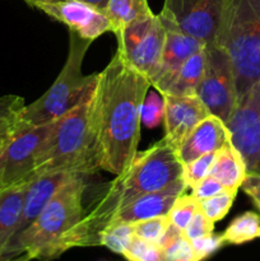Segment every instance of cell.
<instances>
[{
  "label": "cell",
  "instance_id": "d590c367",
  "mask_svg": "<svg viewBox=\"0 0 260 261\" xmlns=\"http://www.w3.org/2000/svg\"><path fill=\"white\" fill-rule=\"evenodd\" d=\"M33 260L32 255L28 254V252H23V254L17 255V256H12V257H3L0 259V261H31Z\"/></svg>",
  "mask_w": 260,
  "mask_h": 261
},
{
  "label": "cell",
  "instance_id": "ffe728a7",
  "mask_svg": "<svg viewBox=\"0 0 260 261\" xmlns=\"http://www.w3.org/2000/svg\"><path fill=\"white\" fill-rule=\"evenodd\" d=\"M205 66V47L191 55L171 79L162 96H193L196 94Z\"/></svg>",
  "mask_w": 260,
  "mask_h": 261
},
{
  "label": "cell",
  "instance_id": "836d02e7",
  "mask_svg": "<svg viewBox=\"0 0 260 261\" xmlns=\"http://www.w3.org/2000/svg\"><path fill=\"white\" fill-rule=\"evenodd\" d=\"M224 190L226 189L223 188V185L218 180H216L213 176L208 175L198 185L191 189V194H193V196L196 200L200 201L204 200V199L212 198V196L217 195V194L222 193Z\"/></svg>",
  "mask_w": 260,
  "mask_h": 261
},
{
  "label": "cell",
  "instance_id": "ac0fdd59",
  "mask_svg": "<svg viewBox=\"0 0 260 261\" xmlns=\"http://www.w3.org/2000/svg\"><path fill=\"white\" fill-rule=\"evenodd\" d=\"M30 180L31 177L14 185L0 188V259L17 233Z\"/></svg>",
  "mask_w": 260,
  "mask_h": 261
},
{
  "label": "cell",
  "instance_id": "e0dca14e",
  "mask_svg": "<svg viewBox=\"0 0 260 261\" xmlns=\"http://www.w3.org/2000/svg\"><path fill=\"white\" fill-rule=\"evenodd\" d=\"M229 143L226 125L214 115H209L199 122L181 142L177 155L183 166L208 153H214Z\"/></svg>",
  "mask_w": 260,
  "mask_h": 261
},
{
  "label": "cell",
  "instance_id": "f546056e",
  "mask_svg": "<svg viewBox=\"0 0 260 261\" xmlns=\"http://www.w3.org/2000/svg\"><path fill=\"white\" fill-rule=\"evenodd\" d=\"M214 160H216V152L201 155V157L191 161L188 165L183 166V176L181 177L185 181L188 189H193L204 177L209 175Z\"/></svg>",
  "mask_w": 260,
  "mask_h": 261
},
{
  "label": "cell",
  "instance_id": "5b68a950",
  "mask_svg": "<svg viewBox=\"0 0 260 261\" xmlns=\"http://www.w3.org/2000/svg\"><path fill=\"white\" fill-rule=\"evenodd\" d=\"M86 176V173H81L61 186L33 223L13 237L2 259L28 252L33 260L46 261L58 240L83 216Z\"/></svg>",
  "mask_w": 260,
  "mask_h": 261
},
{
  "label": "cell",
  "instance_id": "9a60e30c",
  "mask_svg": "<svg viewBox=\"0 0 260 261\" xmlns=\"http://www.w3.org/2000/svg\"><path fill=\"white\" fill-rule=\"evenodd\" d=\"M186 190H188V186H186L185 181L183 180V177L178 178L166 188L147 193L135 199L134 201L120 209L109 224H132L134 222L152 218V217L167 216L168 211L173 205L176 199L183 195Z\"/></svg>",
  "mask_w": 260,
  "mask_h": 261
},
{
  "label": "cell",
  "instance_id": "4fadbf2b",
  "mask_svg": "<svg viewBox=\"0 0 260 261\" xmlns=\"http://www.w3.org/2000/svg\"><path fill=\"white\" fill-rule=\"evenodd\" d=\"M158 14L166 27V40L162 56H161L160 68H158L157 75L152 81V87L158 93L162 94L170 84L172 76L183 66V64L191 55L205 47L206 45L199 41L198 38L183 32L177 25L163 17L161 13Z\"/></svg>",
  "mask_w": 260,
  "mask_h": 261
},
{
  "label": "cell",
  "instance_id": "6da1fadb",
  "mask_svg": "<svg viewBox=\"0 0 260 261\" xmlns=\"http://www.w3.org/2000/svg\"><path fill=\"white\" fill-rule=\"evenodd\" d=\"M152 84L116 50L97 74L94 92V150L98 170L121 173L138 153L140 111Z\"/></svg>",
  "mask_w": 260,
  "mask_h": 261
},
{
  "label": "cell",
  "instance_id": "30bf717a",
  "mask_svg": "<svg viewBox=\"0 0 260 261\" xmlns=\"http://www.w3.org/2000/svg\"><path fill=\"white\" fill-rule=\"evenodd\" d=\"M224 125L229 142L244 160L247 173L260 175V81L237 101Z\"/></svg>",
  "mask_w": 260,
  "mask_h": 261
},
{
  "label": "cell",
  "instance_id": "277c9868",
  "mask_svg": "<svg viewBox=\"0 0 260 261\" xmlns=\"http://www.w3.org/2000/svg\"><path fill=\"white\" fill-rule=\"evenodd\" d=\"M214 43L231 59L239 101L260 81V0H226Z\"/></svg>",
  "mask_w": 260,
  "mask_h": 261
},
{
  "label": "cell",
  "instance_id": "d4e9b609",
  "mask_svg": "<svg viewBox=\"0 0 260 261\" xmlns=\"http://www.w3.org/2000/svg\"><path fill=\"white\" fill-rule=\"evenodd\" d=\"M171 222L167 216H158L134 222L132 223V228L134 236L153 244H160Z\"/></svg>",
  "mask_w": 260,
  "mask_h": 261
},
{
  "label": "cell",
  "instance_id": "7a4b0ae2",
  "mask_svg": "<svg viewBox=\"0 0 260 261\" xmlns=\"http://www.w3.org/2000/svg\"><path fill=\"white\" fill-rule=\"evenodd\" d=\"M183 176L177 150L165 137L148 149L138 152L133 162L103 186L82 218L58 240L46 256L55 260L74 247L99 246V236L115 214L147 193L157 191Z\"/></svg>",
  "mask_w": 260,
  "mask_h": 261
},
{
  "label": "cell",
  "instance_id": "4dcf8cb0",
  "mask_svg": "<svg viewBox=\"0 0 260 261\" xmlns=\"http://www.w3.org/2000/svg\"><path fill=\"white\" fill-rule=\"evenodd\" d=\"M24 105V98L20 96L7 94L0 97V135L8 134L12 130Z\"/></svg>",
  "mask_w": 260,
  "mask_h": 261
},
{
  "label": "cell",
  "instance_id": "f35d334b",
  "mask_svg": "<svg viewBox=\"0 0 260 261\" xmlns=\"http://www.w3.org/2000/svg\"><path fill=\"white\" fill-rule=\"evenodd\" d=\"M8 134H9V133H8ZM8 134H5V135H0V147H2L3 143H4L5 138H7V135H8Z\"/></svg>",
  "mask_w": 260,
  "mask_h": 261
},
{
  "label": "cell",
  "instance_id": "8d00e7d4",
  "mask_svg": "<svg viewBox=\"0 0 260 261\" xmlns=\"http://www.w3.org/2000/svg\"><path fill=\"white\" fill-rule=\"evenodd\" d=\"M82 2L87 3V4L92 5V7H94L96 9L103 12L105 8H106V5H107V3H109V0H82Z\"/></svg>",
  "mask_w": 260,
  "mask_h": 261
},
{
  "label": "cell",
  "instance_id": "8992f818",
  "mask_svg": "<svg viewBox=\"0 0 260 261\" xmlns=\"http://www.w3.org/2000/svg\"><path fill=\"white\" fill-rule=\"evenodd\" d=\"M93 41L69 31V51L65 64L53 86L35 102L24 105L18 115V122L28 125H46L55 121L82 101L94 86L97 74L86 75L82 71L84 58Z\"/></svg>",
  "mask_w": 260,
  "mask_h": 261
},
{
  "label": "cell",
  "instance_id": "e575fe53",
  "mask_svg": "<svg viewBox=\"0 0 260 261\" xmlns=\"http://www.w3.org/2000/svg\"><path fill=\"white\" fill-rule=\"evenodd\" d=\"M244 193L252 200L254 205L260 212V175L259 173H247L241 185Z\"/></svg>",
  "mask_w": 260,
  "mask_h": 261
},
{
  "label": "cell",
  "instance_id": "f1b7e54d",
  "mask_svg": "<svg viewBox=\"0 0 260 261\" xmlns=\"http://www.w3.org/2000/svg\"><path fill=\"white\" fill-rule=\"evenodd\" d=\"M124 257L129 261H165V254L158 244L133 237Z\"/></svg>",
  "mask_w": 260,
  "mask_h": 261
},
{
  "label": "cell",
  "instance_id": "603a6c76",
  "mask_svg": "<svg viewBox=\"0 0 260 261\" xmlns=\"http://www.w3.org/2000/svg\"><path fill=\"white\" fill-rule=\"evenodd\" d=\"M165 254V261H196L191 241L185 236L184 231L172 223L160 241Z\"/></svg>",
  "mask_w": 260,
  "mask_h": 261
},
{
  "label": "cell",
  "instance_id": "d6986e66",
  "mask_svg": "<svg viewBox=\"0 0 260 261\" xmlns=\"http://www.w3.org/2000/svg\"><path fill=\"white\" fill-rule=\"evenodd\" d=\"M209 175L223 185L226 190L237 191L247 175L244 160L231 142L216 152V160Z\"/></svg>",
  "mask_w": 260,
  "mask_h": 261
},
{
  "label": "cell",
  "instance_id": "7c38bea8",
  "mask_svg": "<svg viewBox=\"0 0 260 261\" xmlns=\"http://www.w3.org/2000/svg\"><path fill=\"white\" fill-rule=\"evenodd\" d=\"M36 9L86 40L94 41L103 33L111 32V24L105 13L82 0H55L40 4Z\"/></svg>",
  "mask_w": 260,
  "mask_h": 261
},
{
  "label": "cell",
  "instance_id": "cb8c5ba5",
  "mask_svg": "<svg viewBox=\"0 0 260 261\" xmlns=\"http://www.w3.org/2000/svg\"><path fill=\"white\" fill-rule=\"evenodd\" d=\"M133 233L132 224L111 223L102 231L99 236V246H105L111 251L124 256L132 242Z\"/></svg>",
  "mask_w": 260,
  "mask_h": 261
},
{
  "label": "cell",
  "instance_id": "5bb4252c",
  "mask_svg": "<svg viewBox=\"0 0 260 261\" xmlns=\"http://www.w3.org/2000/svg\"><path fill=\"white\" fill-rule=\"evenodd\" d=\"M163 99L165 138L177 150L184 138L211 114L196 94L183 97L163 96Z\"/></svg>",
  "mask_w": 260,
  "mask_h": 261
},
{
  "label": "cell",
  "instance_id": "44dd1931",
  "mask_svg": "<svg viewBox=\"0 0 260 261\" xmlns=\"http://www.w3.org/2000/svg\"><path fill=\"white\" fill-rule=\"evenodd\" d=\"M103 13L110 20L112 33L119 32L140 18L153 14L148 0H109Z\"/></svg>",
  "mask_w": 260,
  "mask_h": 261
},
{
  "label": "cell",
  "instance_id": "2e32d148",
  "mask_svg": "<svg viewBox=\"0 0 260 261\" xmlns=\"http://www.w3.org/2000/svg\"><path fill=\"white\" fill-rule=\"evenodd\" d=\"M78 175H81V172H73V171H54V172L33 175L25 189L22 217L15 236L33 223V221L40 216L41 212L45 209L48 201L61 186Z\"/></svg>",
  "mask_w": 260,
  "mask_h": 261
},
{
  "label": "cell",
  "instance_id": "52a82bcc",
  "mask_svg": "<svg viewBox=\"0 0 260 261\" xmlns=\"http://www.w3.org/2000/svg\"><path fill=\"white\" fill-rule=\"evenodd\" d=\"M114 35L117 41L116 50L152 84L160 68L166 40V27L160 14L153 13L140 18Z\"/></svg>",
  "mask_w": 260,
  "mask_h": 261
},
{
  "label": "cell",
  "instance_id": "8fae6325",
  "mask_svg": "<svg viewBox=\"0 0 260 261\" xmlns=\"http://www.w3.org/2000/svg\"><path fill=\"white\" fill-rule=\"evenodd\" d=\"M226 0H165L161 14L205 45L216 41Z\"/></svg>",
  "mask_w": 260,
  "mask_h": 261
},
{
  "label": "cell",
  "instance_id": "83f0119b",
  "mask_svg": "<svg viewBox=\"0 0 260 261\" xmlns=\"http://www.w3.org/2000/svg\"><path fill=\"white\" fill-rule=\"evenodd\" d=\"M165 116V99L157 91H148L140 111L142 124L148 129L158 126Z\"/></svg>",
  "mask_w": 260,
  "mask_h": 261
},
{
  "label": "cell",
  "instance_id": "1f68e13d",
  "mask_svg": "<svg viewBox=\"0 0 260 261\" xmlns=\"http://www.w3.org/2000/svg\"><path fill=\"white\" fill-rule=\"evenodd\" d=\"M213 231L214 223L199 208L198 212L191 218V221L189 222L186 228L184 229V233L190 241H194V240L200 239V237L206 236V234L213 233Z\"/></svg>",
  "mask_w": 260,
  "mask_h": 261
},
{
  "label": "cell",
  "instance_id": "3957f363",
  "mask_svg": "<svg viewBox=\"0 0 260 261\" xmlns=\"http://www.w3.org/2000/svg\"><path fill=\"white\" fill-rule=\"evenodd\" d=\"M94 92L96 83L76 106L50 122L33 175L54 171L89 175L98 170L94 150Z\"/></svg>",
  "mask_w": 260,
  "mask_h": 261
},
{
  "label": "cell",
  "instance_id": "d6a6232c",
  "mask_svg": "<svg viewBox=\"0 0 260 261\" xmlns=\"http://www.w3.org/2000/svg\"><path fill=\"white\" fill-rule=\"evenodd\" d=\"M193 245L194 252H195V259L196 261H203L211 255H213L217 250L221 249L224 246L223 240H222L221 234H206V236L196 239L191 241Z\"/></svg>",
  "mask_w": 260,
  "mask_h": 261
},
{
  "label": "cell",
  "instance_id": "4316f807",
  "mask_svg": "<svg viewBox=\"0 0 260 261\" xmlns=\"http://www.w3.org/2000/svg\"><path fill=\"white\" fill-rule=\"evenodd\" d=\"M199 209V201L193 196V194H185L178 196L171 209L168 211L167 217L170 219L171 223L178 229L184 231L194 214L198 212Z\"/></svg>",
  "mask_w": 260,
  "mask_h": 261
},
{
  "label": "cell",
  "instance_id": "484cf974",
  "mask_svg": "<svg viewBox=\"0 0 260 261\" xmlns=\"http://www.w3.org/2000/svg\"><path fill=\"white\" fill-rule=\"evenodd\" d=\"M236 194L237 191L224 190L212 198L199 201V208L213 223H216L227 216L233 204Z\"/></svg>",
  "mask_w": 260,
  "mask_h": 261
},
{
  "label": "cell",
  "instance_id": "ba28073f",
  "mask_svg": "<svg viewBox=\"0 0 260 261\" xmlns=\"http://www.w3.org/2000/svg\"><path fill=\"white\" fill-rule=\"evenodd\" d=\"M48 127L50 124L28 125L15 121L0 147V188L32 177Z\"/></svg>",
  "mask_w": 260,
  "mask_h": 261
},
{
  "label": "cell",
  "instance_id": "74e56055",
  "mask_svg": "<svg viewBox=\"0 0 260 261\" xmlns=\"http://www.w3.org/2000/svg\"><path fill=\"white\" fill-rule=\"evenodd\" d=\"M28 7L31 8H37L40 4H43V3H51V2H55V0H23Z\"/></svg>",
  "mask_w": 260,
  "mask_h": 261
},
{
  "label": "cell",
  "instance_id": "9c48e42d",
  "mask_svg": "<svg viewBox=\"0 0 260 261\" xmlns=\"http://www.w3.org/2000/svg\"><path fill=\"white\" fill-rule=\"evenodd\" d=\"M196 96L209 114L224 124L236 107V82L231 59L223 47L214 42L205 46V66Z\"/></svg>",
  "mask_w": 260,
  "mask_h": 261
},
{
  "label": "cell",
  "instance_id": "7402d4cb",
  "mask_svg": "<svg viewBox=\"0 0 260 261\" xmlns=\"http://www.w3.org/2000/svg\"><path fill=\"white\" fill-rule=\"evenodd\" d=\"M224 245H242L260 237V216L245 212L229 223L221 234Z\"/></svg>",
  "mask_w": 260,
  "mask_h": 261
}]
</instances>
